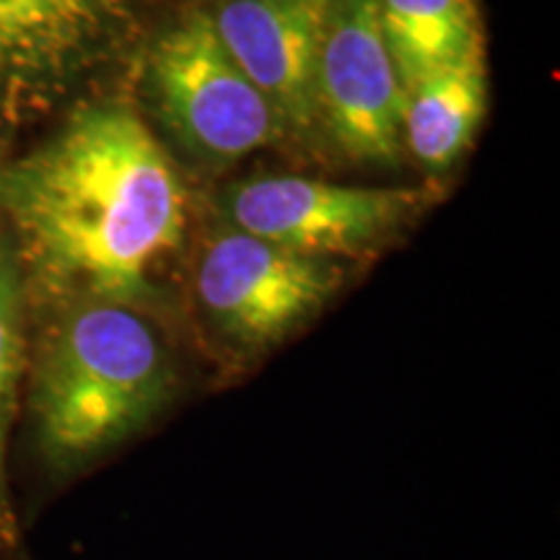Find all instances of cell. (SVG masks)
Listing matches in <instances>:
<instances>
[{"label": "cell", "instance_id": "8fae6325", "mask_svg": "<svg viewBox=\"0 0 560 560\" xmlns=\"http://www.w3.org/2000/svg\"><path fill=\"white\" fill-rule=\"evenodd\" d=\"M21 278L11 257L0 252V522H9L5 493V444L24 363V325H21Z\"/></svg>", "mask_w": 560, "mask_h": 560}, {"label": "cell", "instance_id": "5b68a950", "mask_svg": "<svg viewBox=\"0 0 560 560\" xmlns=\"http://www.w3.org/2000/svg\"><path fill=\"white\" fill-rule=\"evenodd\" d=\"M405 83L384 39L376 0H330L317 62V115L342 151L395 161L402 149Z\"/></svg>", "mask_w": 560, "mask_h": 560}, {"label": "cell", "instance_id": "9c48e42d", "mask_svg": "<svg viewBox=\"0 0 560 560\" xmlns=\"http://www.w3.org/2000/svg\"><path fill=\"white\" fill-rule=\"evenodd\" d=\"M486 102V50L475 47L405 89L402 143L425 170H450L480 128Z\"/></svg>", "mask_w": 560, "mask_h": 560}, {"label": "cell", "instance_id": "ba28073f", "mask_svg": "<svg viewBox=\"0 0 560 560\" xmlns=\"http://www.w3.org/2000/svg\"><path fill=\"white\" fill-rule=\"evenodd\" d=\"M130 0H0V115L58 89Z\"/></svg>", "mask_w": 560, "mask_h": 560}, {"label": "cell", "instance_id": "3957f363", "mask_svg": "<svg viewBox=\"0 0 560 560\" xmlns=\"http://www.w3.org/2000/svg\"><path fill=\"white\" fill-rule=\"evenodd\" d=\"M151 83L174 136L208 159H242L283 132L276 112L221 45L208 11L190 13L156 42Z\"/></svg>", "mask_w": 560, "mask_h": 560}, {"label": "cell", "instance_id": "8992f818", "mask_svg": "<svg viewBox=\"0 0 560 560\" xmlns=\"http://www.w3.org/2000/svg\"><path fill=\"white\" fill-rule=\"evenodd\" d=\"M418 206H423L418 190L348 187L285 174L244 182L229 195L236 229L325 260L371 247Z\"/></svg>", "mask_w": 560, "mask_h": 560}, {"label": "cell", "instance_id": "6da1fadb", "mask_svg": "<svg viewBox=\"0 0 560 560\" xmlns=\"http://www.w3.org/2000/svg\"><path fill=\"white\" fill-rule=\"evenodd\" d=\"M30 260L94 304H130L179 249L187 192L149 125L120 104L81 109L0 177Z\"/></svg>", "mask_w": 560, "mask_h": 560}, {"label": "cell", "instance_id": "52a82bcc", "mask_svg": "<svg viewBox=\"0 0 560 560\" xmlns=\"http://www.w3.org/2000/svg\"><path fill=\"white\" fill-rule=\"evenodd\" d=\"M330 0H223L210 13L215 34L280 128L317 120V62Z\"/></svg>", "mask_w": 560, "mask_h": 560}, {"label": "cell", "instance_id": "30bf717a", "mask_svg": "<svg viewBox=\"0 0 560 560\" xmlns=\"http://www.w3.org/2000/svg\"><path fill=\"white\" fill-rule=\"evenodd\" d=\"M376 5L405 89L429 70L482 47L475 0H376Z\"/></svg>", "mask_w": 560, "mask_h": 560}, {"label": "cell", "instance_id": "277c9868", "mask_svg": "<svg viewBox=\"0 0 560 560\" xmlns=\"http://www.w3.org/2000/svg\"><path fill=\"white\" fill-rule=\"evenodd\" d=\"M195 285L223 335L244 348H268L325 306L338 291L340 272L325 257L236 229L208 244Z\"/></svg>", "mask_w": 560, "mask_h": 560}, {"label": "cell", "instance_id": "7a4b0ae2", "mask_svg": "<svg viewBox=\"0 0 560 560\" xmlns=\"http://www.w3.org/2000/svg\"><path fill=\"white\" fill-rule=\"evenodd\" d=\"M172 397L170 355L149 322L122 304H91L55 335L37 371L39 446L75 470L143 431Z\"/></svg>", "mask_w": 560, "mask_h": 560}]
</instances>
